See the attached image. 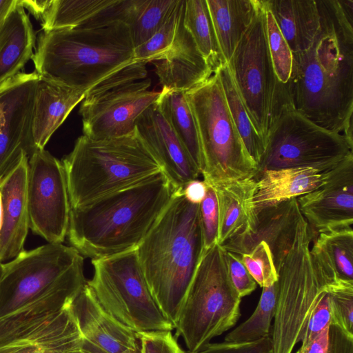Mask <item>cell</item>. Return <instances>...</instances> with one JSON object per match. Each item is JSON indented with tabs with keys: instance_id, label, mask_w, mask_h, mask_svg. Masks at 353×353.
Instances as JSON below:
<instances>
[{
	"instance_id": "2e32d148",
	"label": "cell",
	"mask_w": 353,
	"mask_h": 353,
	"mask_svg": "<svg viewBox=\"0 0 353 353\" xmlns=\"http://www.w3.org/2000/svg\"><path fill=\"white\" fill-rule=\"evenodd\" d=\"M322 174L319 187L296 199L300 212L318 233L352 227L353 152Z\"/></svg>"
},
{
	"instance_id": "f907efd6",
	"label": "cell",
	"mask_w": 353,
	"mask_h": 353,
	"mask_svg": "<svg viewBox=\"0 0 353 353\" xmlns=\"http://www.w3.org/2000/svg\"><path fill=\"white\" fill-rule=\"evenodd\" d=\"M0 114H1V107H0Z\"/></svg>"
},
{
	"instance_id": "30bf717a",
	"label": "cell",
	"mask_w": 353,
	"mask_h": 353,
	"mask_svg": "<svg viewBox=\"0 0 353 353\" xmlns=\"http://www.w3.org/2000/svg\"><path fill=\"white\" fill-rule=\"evenodd\" d=\"M92 264L94 274L86 283L112 316L135 332L174 329L150 292L137 250L92 259Z\"/></svg>"
},
{
	"instance_id": "7dc6e473",
	"label": "cell",
	"mask_w": 353,
	"mask_h": 353,
	"mask_svg": "<svg viewBox=\"0 0 353 353\" xmlns=\"http://www.w3.org/2000/svg\"><path fill=\"white\" fill-rule=\"evenodd\" d=\"M19 3V0H0V30Z\"/></svg>"
},
{
	"instance_id": "ffe728a7",
	"label": "cell",
	"mask_w": 353,
	"mask_h": 353,
	"mask_svg": "<svg viewBox=\"0 0 353 353\" xmlns=\"http://www.w3.org/2000/svg\"><path fill=\"white\" fill-rule=\"evenodd\" d=\"M28 157L23 153L0 181L3 220L0 230V261L16 257L23 250L28 232Z\"/></svg>"
},
{
	"instance_id": "603a6c76",
	"label": "cell",
	"mask_w": 353,
	"mask_h": 353,
	"mask_svg": "<svg viewBox=\"0 0 353 353\" xmlns=\"http://www.w3.org/2000/svg\"><path fill=\"white\" fill-rule=\"evenodd\" d=\"M212 188L219 210L217 243L222 245L233 238L252 232L257 222L253 203L256 179L234 181Z\"/></svg>"
},
{
	"instance_id": "8fae6325",
	"label": "cell",
	"mask_w": 353,
	"mask_h": 353,
	"mask_svg": "<svg viewBox=\"0 0 353 353\" xmlns=\"http://www.w3.org/2000/svg\"><path fill=\"white\" fill-rule=\"evenodd\" d=\"M352 152L353 143L344 134L316 125L292 105H286L268 131L259 172L291 168H311L323 172Z\"/></svg>"
},
{
	"instance_id": "4fadbf2b",
	"label": "cell",
	"mask_w": 353,
	"mask_h": 353,
	"mask_svg": "<svg viewBox=\"0 0 353 353\" xmlns=\"http://www.w3.org/2000/svg\"><path fill=\"white\" fill-rule=\"evenodd\" d=\"M29 227L48 243L67 236L71 206L63 163L48 151L36 150L28 159Z\"/></svg>"
},
{
	"instance_id": "f35d334b",
	"label": "cell",
	"mask_w": 353,
	"mask_h": 353,
	"mask_svg": "<svg viewBox=\"0 0 353 353\" xmlns=\"http://www.w3.org/2000/svg\"><path fill=\"white\" fill-rule=\"evenodd\" d=\"M296 353H353V335L330 323L309 343Z\"/></svg>"
},
{
	"instance_id": "3957f363",
	"label": "cell",
	"mask_w": 353,
	"mask_h": 353,
	"mask_svg": "<svg viewBox=\"0 0 353 353\" xmlns=\"http://www.w3.org/2000/svg\"><path fill=\"white\" fill-rule=\"evenodd\" d=\"M203 250L199 204L174 190L137 252L150 292L174 329Z\"/></svg>"
},
{
	"instance_id": "83f0119b",
	"label": "cell",
	"mask_w": 353,
	"mask_h": 353,
	"mask_svg": "<svg viewBox=\"0 0 353 353\" xmlns=\"http://www.w3.org/2000/svg\"><path fill=\"white\" fill-rule=\"evenodd\" d=\"M219 52L229 62L250 25L258 0H206Z\"/></svg>"
},
{
	"instance_id": "7bdbcfd3",
	"label": "cell",
	"mask_w": 353,
	"mask_h": 353,
	"mask_svg": "<svg viewBox=\"0 0 353 353\" xmlns=\"http://www.w3.org/2000/svg\"><path fill=\"white\" fill-rule=\"evenodd\" d=\"M193 353H273L270 336L250 343H209Z\"/></svg>"
},
{
	"instance_id": "d6a6232c",
	"label": "cell",
	"mask_w": 353,
	"mask_h": 353,
	"mask_svg": "<svg viewBox=\"0 0 353 353\" xmlns=\"http://www.w3.org/2000/svg\"><path fill=\"white\" fill-rule=\"evenodd\" d=\"M310 252L331 265L342 279L353 281L352 227L319 232Z\"/></svg>"
},
{
	"instance_id": "52a82bcc",
	"label": "cell",
	"mask_w": 353,
	"mask_h": 353,
	"mask_svg": "<svg viewBox=\"0 0 353 353\" xmlns=\"http://www.w3.org/2000/svg\"><path fill=\"white\" fill-rule=\"evenodd\" d=\"M241 301L229 275L226 251L217 243L203 250L175 327L188 353L234 327L241 316Z\"/></svg>"
},
{
	"instance_id": "f1b7e54d",
	"label": "cell",
	"mask_w": 353,
	"mask_h": 353,
	"mask_svg": "<svg viewBox=\"0 0 353 353\" xmlns=\"http://www.w3.org/2000/svg\"><path fill=\"white\" fill-rule=\"evenodd\" d=\"M155 102L199 170L202 155L196 122L184 91L162 88Z\"/></svg>"
},
{
	"instance_id": "681fc988",
	"label": "cell",
	"mask_w": 353,
	"mask_h": 353,
	"mask_svg": "<svg viewBox=\"0 0 353 353\" xmlns=\"http://www.w3.org/2000/svg\"><path fill=\"white\" fill-rule=\"evenodd\" d=\"M2 271H3V263L0 261V279L2 275Z\"/></svg>"
},
{
	"instance_id": "4316f807",
	"label": "cell",
	"mask_w": 353,
	"mask_h": 353,
	"mask_svg": "<svg viewBox=\"0 0 353 353\" xmlns=\"http://www.w3.org/2000/svg\"><path fill=\"white\" fill-rule=\"evenodd\" d=\"M292 53L304 51L313 43L320 26L316 0H263Z\"/></svg>"
},
{
	"instance_id": "c3c4849f",
	"label": "cell",
	"mask_w": 353,
	"mask_h": 353,
	"mask_svg": "<svg viewBox=\"0 0 353 353\" xmlns=\"http://www.w3.org/2000/svg\"><path fill=\"white\" fill-rule=\"evenodd\" d=\"M2 220H3V205H2V199H1V194L0 192V230L2 225Z\"/></svg>"
},
{
	"instance_id": "74e56055",
	"label": "cell",
	"mask_w": 353,
	"mask_h": 353,
	"mask_svg": "<svg viewBox=\"0 0 353 353\" xmlns=\"http://www.w3.org/2000/svg\"><path fill=\"white\" fill-rule=\"evenodd\" d=\"M240 256L245 268L261 288L268 287L278 281L273 255L265 242L256 243L249 252Z\"/></svg>"
},
{
	"instance_id": "e575fe53",
	"label": "cell",
	"mask_w": 353,
	"mask_h": 353,
	"mask_svg": "<svg viewBox=\"0 0 353 353\" xmlns=\"http://www.w3.org/2000/svg\"><path fill=\"white\" fill-rule=\"evenodd\" d=\"M185 0H178L163 24L145 43L134 48L133 61L147 63L161 59L175 38L183 14Z\"/></svg>"
},
{
	"instance_id": "484cf974",
	"label": "cell",
	"mask_w": 353,
	"mask_h": 353,
	"mask_svg": "<svg viewBox=\"0 0 353 353\" xmlns=\"http://www.w3.org/2000/svg\"><path fill=\"white\" fill-rule=\"evenodd\" d=\"M36 39L30 19L19 3L0 30V90L31 59Z\"/></svg>"
},
{
	"instance_id": "5bb4252c",
	"label": "cell",
	"mask_w": 353,
	"mask_h": 353,
	"mask_svg": "<svg viewBox=\"0 0 353 353\" xmlns=\"http://www.w3.org/2000/svg\"><path fill=\"white\" fill-rule=\"evenodd\" d=\"M150 79L125 88L85 97L79 108L83 134L94 140L132 133L139 117L159 99L161 92L149 90Z\"/></svg>"
},
{
	"instance_id": "9a60e30c",
	"label": "cell",
	"mask_w": 353,
	"mask_h": 353,
	"mask_svg": "<svg viewBox=\"0 0 353 353\" xmlns=\"http://www.w3.org/2000/svg\"><path fill=\"white\" fill-rule=\"evenodd\" d=\"M39 76L21 72L0 90V181L26 153L38 149L32 134L34 97Z\"/></svg>"
},
{
	"instance_id": "8992f818",
	"label": "cell",
	"mask_w": 353,
	"mask_h": 353,
	"mask_svg": "<svg viewBox=\"0 0 353 353\" xmlns=\"http://www.w3.org/2000/svg\"><path fill=\"white\" fill-rule=\"evenodd\" d=\"M61 162L71 208L139 184L162 171L137 128L129 134L108 139L94 140L83 134Z\"/></svg>"
},
{
	"instance_id": "277c9868",
	"label": "cell",
	"mask_w": 353,
	"mask_h": 353,
	"mask_svg": "<svg viewBox=\"0 0 353 353\" xmlns=\"http://www.w3.org/2000/svg\"><path fill=\"white\" fill-rule=\"evenodd\" d=\"M130 29L123 21L42 31L31 58L42 78L87 91L133 62Z\"/></svg>"
},
{
	"instance_id": "44dd1931",
	"label": "cell",
	"mask_w": 353,
	"mask_h": 353,
	"mask_svg": "<svg viewBox=\"0 0 353 353\" xmlns=\"http://www.w3.org/2000/svg\"><path fill=\"white\" fill-rule=\"evenodd\" d=\"M151 63L162 88L177 91L186 92L196 87L214 72L184 27L183 14L171 47L161 59Z\"/></svg>"
},
{
	"instance_id": "4dcf8cb0",
	"label": "cell",
	"mask_w": 353,
	"mask_h": 353,
	"mask_svg": "<svg viewBox=\"0 0 353 353\" xmlns=\"http://www.w3.org/2000/svg\"><path fill=\"white\" fill-rule=\"evenodd\" d=\"M178 0H126L123 22L134 48L147 41L163 24Z\"/></svg>"
},
{
	"instance_id": "6da1fadb",
	"label": "cell",
	"mask_w": 353,
	"mask_h": 353,
	"mask_svg": "<svg viewBox=\"0 0 353 353\" xmlns=\"http://www.w3.org/2000/svg\"><path fill=\"white\" fill-rule=\"evenodd\" d=\"M316 3L319 30L309 48L292 53L285 84L296 110L353 143V1Z\"/></svg>"
},
{
	"instance_id": "1f68e13d",
	"label": "cell",
	"mask_w": 353,
	"mask_h": 353,
	"mask_svg": "<svg viewBox=\"0 0 353 353\" xmlns=\"http://www.w3.org/2000/svg\"><path fill=\"white\" fill-rule=\"evenodd\" d=\"M183 23L208 65L215 71L225 61L219 52L206 0H185Z\"/></svg>"
},
{
	"instance_id": "d4e9b609",
	"label": "cell",
	"mask_w": 353,
	"mask_h": 353,
	"mask_svg": "<svg viewBox=\"0 0 353 353\" xmlns=\"http://www.w3.org/2000/svg\"><path fill=\"white\" fill-rule=\"evenodd\" d=\"M254 179L256 189L253 203L257 214L268 207L314 190L322 183L323 174L311 168H291L263 170Z\"/></svg>"
},
{
	"instance_id": "ac0fdd59",
	"label": "cell",
	"mask_w": 353,
	"mask_h": 353,
	"mask_svg": "<svg viewBox=\"0 0 353 353\" xmlns=\"http://www.w3.org/2000/svg\"><path fill=\"white\" fill-rule=\"evenodd\" d=\"M72 310L81 336V353H140L136 332L108 314L87 283Z\"/></svg>"
},
{
	"instance_id": "ee69618b",
	"label": "cell",
	"mask_w": 353,
	"mask_h": 353,
	"mask_svg": "<svg viewBox=\"0 0 353 353\" xmlns=\"http://www.w3.org/2000/svg\"><path fill=\"white\" fill-rule=\"evenodd\" d=\"M226 260L230 279L240 297L250 294L256 290L257 283L243 263L241 256L226 251Z\"/></svg>"
},
{
	"instance_id": "7a4b0ae2",
	"label": "cell",
	"mask_w": 353,
	"mask_h": 353,
	"mask_svg": "<svg viewBox=\"0 0 353 353\" xmlns=\"http://www.w3.org/2000/svg\"><path fill=\"white\" fill-rule=\"evenodd\" d=\"M174 190L161 171L139 184L71 208L67 232L71 246L92 259L136 250Z\"/></svg>"
},
{
	"instance_id": "5b68a950",
	"label": "cell",
	"mask_w": 353,
	"mask_h": 353,
	"mask_svg": "<svg viewBox=\"0 0 353 353\" xmlns=\"http://www.w3.org/2000/svg\"><path fill=\"white\" fill-rule=\"evenodd\" d=\"M313 239V231L301 214L292 232L272 252L278 274L270 334L273 353L292 352L321 297L341 279L330 265L311 256Z\"/></svg>"
},
{
	"instance_id": "e0dca14e",
	"label": "cell",
	"mask_w": 353,
	"mask_h": 353,
	"mask_svg": "<svg viewBox=\"0 0 353 353\" xmlns=\"http://www.w3.org/2000/svg\"><path fill=\"white\" fill-rule=\"evenodd\" d=\"M72 303L43 319L1 332L0 353H81Z\"/></svg>"
},
{
	"instance_id": "8d00e7d4",
	"label": "cell",
	"mask_w": 353,
	"mask_h": 353,
	"mask_svg": "<svg viewBox=\"0 0 353 353\" xmlns=\"http://www.w3.org/2000/svg\"><path fill=\"white\" fill-rule=\"evenodd\" d=\"M327 291L331 323L353 335V281L340 279Z\"/></svg>"
},
{
	"instance_id": "d6986e66",
	"label": "cell",
	"mask_w": 353,
	"mask_h": 353,
	"mask_svg": "<svg viewBox=\"0 0 353 353\" xmlns=\"http://www.w3.org/2000/svg\"><path fill=\"white\" fill-rule=\"evenodd\" d=\"M136 128L174 190L197 179L200 170L156 103L139 117Z\"/></svg>"
},
{
	"instance_id": "60d3db41",
	"label": "cell",
	"mask_w": 353,
	"mask_h": 353,
	"mask_svg": "<svg viewBox=\"0 0 353 353\" xmlns=\"http://www.w3.org/2000/svg\"><path fill=\"white\" fill-rule=\"evenodd\" d=\"M140 353H185L171 331L136 332Z\"/></svg>"
},
{
	"instance_id": "7c38bea8",
	"label": "cell",
	"mask_w": 353,
	"mask_h": 353,
	"mask_svg": "<svg viewBox=\"0 0 353 353\" xmlns=\"http://www.w3.org/2000/svg\"><path fill=\"white\" fill-rule=\"evenodd\" d=\"M83 259L72 246L48 243L23 250L3 263L0 279V318L33 302L61 281Z\"/></svg>"
},
{
	"instance_id": "836d02e7",
	"label": "cell",
	"mask_w": 353,
	"mask_h": 353,
	"mask_svg": "<svg viewBox=\"0 0 353 353\" xmlns=\"http://www.w3.org/2000/svg\"><path fill=\"white\" fill-rule=\"evenodd\" d=\"M262 288L259 301L252 314L229 332L225 337V341L250 343L270 335L277 300V281Z\"/></svg>"
},
{
	"instance_id": "f546056e",
	"label": "cell",
	"mask_w": 353,
	"mask_h": 353,
	"mask_svg": "<svg viewBox=\"0 0 353 353\" xmlns=\"http://www.w3.org/2000/svg\"><path fill=\"white\" fill-rule=\"evenodd\" d=\"M219 77L228 109L236 128L252 160L259 167L265 143L254 128L234 83L230 66L222 63L216 70Z\"/></svg>"
},
{
	"instance_id": "7402d4cb",
	"label": "cell",
	"mask_w": 353,
	"mask_h": 353,
	"mask_svg": "<svg viewBox=\"0 0 353 353\" xmlns=\"http://www.w3.org/2000/svg\"><path fill=\"white\" fill-rule=\"evenodd\" d=\"M85 94L84 90L39 77L32 112V134L38 150L44 149L53 133L83 100Z\"/></svg>"
},
{
	"instance_id": "d590c367",
	"label": "cell",
	"mask_w": 353,
	"mask_h": 353,
	"mask_svg": "<svg viewBox=\"0 0 353 353\" xmlns=\"http://www.w3.org/2000/svg\"><path fill=\"white\" fill-rule=\"evenodd\" d=\"M268 50L276 75L282 83L290 79L293 55L273 15L265 8Z\"/></svg>"
},
{
	"instance_id": "cb8c5ba5",
	"label": "cell",
	"mask_w": 353,
	"mask_h": 353,
	"mask_svg": "<svg viewBox=\"0 0 353 353\" xmlns=\"http://www.w3.org/2000/svg\"><path fill=\"white\" fill-rule=\"evenodd\" d=\"M125 0H50L40 18L43 31L123 21Z\"/></svg>"
},
{
	"instance_id": "ab89813d",
	"label": "cell",
	"mask_w": 353,
	"mask_h": 353,
	"mask_svg": "<svg viewBox=\"0 0 353 353\" xmlns=\"http://www.w3.org/2000/svg\"><path fill=\"white\" fill-rule=\"evenodd\" d=\"M199 214L203 249L206 250L217 243L219 226L216 194L214 189L210 185H208L205 196L199 204Z\"/></svg>"
},
{
	"instance_id": "9c48e42d",
	"label": "cell",
	"mask_w": 353,
	"mask_h": 353,
	"mask_svg": "<svg viewBox=\"0 0 353 353\" xmlns=\"http://www.w3.org/2000/svg\"><path fill=\"white\" fill-rule=\"evenodd\" d=\"M228 63L250 120L265 143L273 121L284 105L292 103L270 58L263 0H258L252 21Z\"/></svg>"
},
{
	"instance_id": "b9f144b4",
	"label": "cell",
	"mask_w": 353,
	"mask_h": 353,
	"mask_svg": "<svg viewBox=\"0 0 353 353\" xmlns=\"http://www.w3.org/2000/svg\"><path fill=\"white\" fill-rule=\"evenodd\" d=\"M331 323L327 291L321 297L312 311L300 338L301 345L314 339Z\"/></svg>"
},
{
	"instance_id": "f6af8a7d",
	"label": "cell",
	"mask_w": 353,
	"mask_h": 353,
	"mask_svg": "<svg viewBox=\"0 0 353 353\" xmlns=\"http://www.w3.org/2000/svg\"><path fill=\"white\" fill-rule=\"evenodd\" d=\"M207 188L208 185L203 181L195 179L185 185L183 194L190 203L200 204L205 196Z\"/></svg>"
},
{
	"instance_id": "ba28073f",
	"label": "cell",
	"mask_w": 353,
	"mask_h": 353,
	"mask_svg": "<svg viewBox=\"0 0 353 353\" xmlns=\"http://www.w3.org/2000/svg\"><path fill=\"white\" fill-rule=\"evenodd\" d=\"M185 94L198 130L203 181L214 187L254 178L259 167L236 128L216 71Z\"/></svg>"
},
{
	"instance_id": "bcb514c9",
	"label": "cell",
	"mask_w": 353,
	"mask_h": 353,
	"mask_svg": "<svg viewBox=\"0 0 353 353\" xmlns=\"http://www.w3.org/2000/svg\"><path fill=\"white\" fill-rule=\"evenodd\" d=\"M50 0H19V4L27 9L34 17L39 20L43 12L47 9Z\"/></svg>"
}]
</instances>
